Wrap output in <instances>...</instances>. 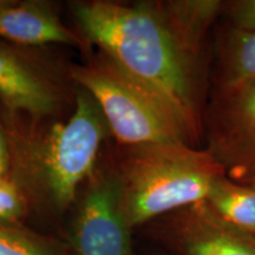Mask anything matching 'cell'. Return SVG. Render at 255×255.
Masks as SVG:
<instances>
[{
    "label": "cell",
    "instance_id": "obj_1",
    "mask_svg": "<svg viewBox=\"0 0 255 255\" xmlns=\"http://www.w3.org/2000/svg\"><path fill=\"white\" fill-rule=\"evenodd\" d=\"M76 27L162 96L202 148L213 39L222 0H83L70 5Z\"/></svg>",
    "mask_w": 255,
    "mask_h": 255
},
{
    "label": "cell",
    "instance_id": "obj_2",
    "mask_svg": "<svg viewBox=\"0 0 255 255\" xmlns=\"http://www.w3.org/2000/svg\"><path fill=\"white\" fill-rule=\"evenodd\" d=\"M0 120L11 154L8 178L23 191L32 213L68 212L111 139L97 102L78 87L66 119L12 113L0 105Z\"/></svg>",
    "mask_w": 255,
    "mask_h": 255
},
{
    "label": "cell",
    "instance_id": "obj_3",
    "mask_svg": "<svg viewBox=\"0 0 255 255\" xmlns=\"http://www.w3.org/2000/svg\"><path fill=\"white\" fill-rule=\"evenodd\" d=\"M105 156L121 214L131 231L205 201L215 181L227 175L205 148L186 142L123 145L113 141Z\"/></svg>",
    "mask_w": 255,
    "mask_h": 255
},
{
    "label": "cell",
    "instance_id": "obj_4",
    "mask_svg": "<svg viewBox=\"0 0 255 255\" xmlns=\"http://www.w3.org/2000/svg\"><path fill=\"white\" fill-rule=\"evenodd\" d=\"M72 77L100 105L116 144L191 145L186 128L168 102L104 51L94 49L83 56L82 63H73Z\"/></svg>",
    "mask_w": 255,
    "mask_h": 255
},
{
    "label": "cell",
    "instance_id": "obj_5",
    "mask_svg": "<svg viewBox=\"0 0 255 255\" xmlns=\"http://www.w3.org/2000/svg\"><path fill=\"white\" fill-rule=\"evenodd\" d=\"M73 62L51 47H26L0 38V105L12 113L66 119L78 85Z\"/></svg>",
    "mask_w": 255,
    "mask_h": 255
},
{
    "label": "cell",
    "instance_id": "obj_6",
    "mask_svg": "<svg viewBox=\"0 0 255 255\" xmlns=\"http://www.w3.org/2000/svg\"><path fill=\"white\" fill-rule=\"evenodd\" d=\"M202 148L232 180L255 174V79L232 88L210 89Z\"/></svg>",
    "mask_w": 255,
    "mask_h": 255
},
{
    "label": "cell",
    "instance_id": "obj_7",
    "mask_svg": "<svg viewBox=\"0 0 255 255\" xmlns=\"http://www.w3.org/2000/svg\"><path fill=\"white\" fill-rule=\"evenodd\" d=\"M71 246L75 255H132L131 229L121 214L105 149L75 203Z\"/></svg>",
    "mask_w": 255,
    "mask_h": 255
},
{
    "label": "cell",
    "instance_id": "obj_8",
    "mask_svg": "<svg viewBox=\"0 0 255 255\" xmlns=\"http://www.w3.org/2000/svg\"><path fill=\"white\" fill-rule=\"evenodd\" d=\"M143 229L171 255H255V237L223 221L206 201L175 210Z\"/></svg>",
    "mask_w": 255,
    "mask_h": 255
},
{
    "label": "cell",
    "instance_id": "obj_9",
    "mask_svg": "<svg viewBox=\"0 0 255 255\" xmlns=\"http://www.w3.org/2000/svg\"><path fill=\"white\" fill-rule=\"evenodd\" d=\"M0 38L26 47L68 46L83 56L94 47L77 27L66 25L45 0H0Z\"/></svg>",
    "mask_w": 255,
    "mask_h": 255
},
{
    "label": "cell",
    "instance_id": "obj_10",
    "mask_svg": "<svg viewBox=\"0 0 255 255\" xmlns=\"http://www.w3.org/2000/svg\"><path fill=\"white\" fill-rule=\"evenodd\" d=\"M254 79L255 33H242L219 25L213 39L210 89L232 88Z\"/></svg>",
    "mask_w": 255,
    "mask_h": 255
},
{
    "label": "cell",
    "instance_id": "obj_11",
    "mask_svg": "<svg viewBox=\"0 0 255 255\" xmlns=\"http://www.w3.org/2000/svg\"><path fill=\"white\" fill-rule=\"evenodd\" d=\"M205 201L223 221L255 237V187L223 175L213 184Z\"/></svg>",
    "mask_w": 255,
    "mask_h": 255
},
{
    "label": "cell",
    "instance_id": "obj_12",
    "mask_svg": "<svg viewBox=\"0 0 255 255\" xmlns=\"http://www.w3.org/2000/svg\"><path fill=\"white\" fill-rule=\"evenodd\" d=\"M0 255H75L70 244L26 225L0 222Z\"/></svg>",
    "mask_w": 255,
    "mask_h": 255
},
{
    "label": "cell",
    "instance_id": "obj_13",
    "mask_svg": "<svg viewBox=\"0 0 255 255\" xmlns=\"http://www.w3.org/2000/svg\"><path fill=\"white\" fill-rule=\"evenodd\" d=\"M32 213L28 201L8 177H0V222L26 225Z\"/></svg>",
    "mask_w": 255,
    "mask_h": 255
},
{
    "label": "cell",
    "instance_id": "obj_14",
    "mask_svg": "<svg viewBox=\"0 0 255 255\" xmlns=\"http://www.w3.org/2000/svg\"><path fill=\"white\" fill-rule=\"evenodd\" d=\"M219 24L242 33H255V0L222 1Z\"/></svg>",
    "mask_w": 255,
    "mask_h": 255
},
{
    "label": "cell",
    "instance_id": "obj_15",
    "mask_svg": "<svg viewBox=\"0 0 255 255\" xmlns=\"http://www.w3.org/2000/svg\"><path fill=\"white\" fill-rule=\"evenodd\" d=\"M11 167V154H9L8 138L6 130L0 120V177H8Z\"/></svg>",
    "mask_w": 255,
    "mask_h": 255
},
{
    "label": "cell",
    "instance_id": "obj_16",
    "mask_svg": "<svg viewBox=\"0 0 255 255\" xmlns=\"http://www.w3.org/2000/svg\"><path fill=\"white\" fill-rule=\"evenodd\" d=\"M237 182H240V183H244V184H248V186L255 187V174L250 175V176L242 178V180H240V181H237Z\"/></svg>",
    "mask_w": 255,
    "mask_h": 255
},
{
    "label": "cell",
    "instance_id": "obj_17",
    "mask_svg": "<svg viewBox=\"0 0 255 255\" xmlns=\"http://www.w3.org/2000/svg\"><path fill=\"white\" fill-rule=\"evenodd\" d=\"M156 255H163V254H156Z\"/></svg>",
    "mask_w": 255,
    "mask_h": 255
}]
</instances>
